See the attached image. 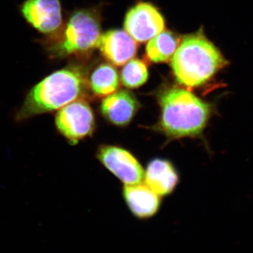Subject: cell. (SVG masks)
I'll list each match as a JSON object with an SVG mask.
<instances>
[{"mask_svg": "<svg viewBox=\"0 0 253 253\" xmlns=\"http://www.w3.org/2000/svg\"><path fill=\"white\" fill-rule=\"evenodd\" d=\"M227 64L219 49L201 31L184 37L171 61L176 81L189 88L206 84Z\"/></svg>", "mask_w": 253, "mask_h": 253, "instance_id": "cell-1", "label": "cell"}, {"mask_svg": "<svg viewBox=\"0 0 253 253\" xmlns=\"http://www.w3.org/2000/svg\"><path fill=\"white\" fill-rule=\"evenodd\" d=\"M84 86V77L74 68L51 73L29 91L15 118L22 122L33 116L62 109L79 97Z\"/></svg>", "mask_w": 253, "mask_h": 253, "instance_id": "cell-2", "label": "cell"}, {"mask_svg": "<svg viewBox=\"0 0 253 253\" xmlns=\"http://www.w3.org/2000/svg\"><path fill=\"white\" fill-rule=\"evenodd\" d=\"M161 126L172 138L196 136L201 134L212 115V107L181 88H172L160 96Z\"/></svg>", "mask_w": 253, "mask_h": 253, "instance_id": "cell-3", "label": "cell"}, {"mask_svg": "<svg viewBox=\"0 0 253 253\" xmlns=\"http://www.w3.org/2000/svg\"><path fill=\"white\" fill-rule=\"evenodd\" d=\"M101 27L97 17L89 11H79L70 18L63 40L53 46L51 52L65 56L85 51L99 46Z\"/></svg>", "mask_w": 253, "mask_h": 253, "instance_id": "cell-4", "label": "cell"}, {"mask_svg": "<svg viewBox=\"0 0 253 253\" xmlns=\"http://www.w3.org/2000/svg\"><path fill=\"white\" fill-rule=\"evenodd\" d=\"M58 130L73 144L89 135L94 127V117L90 106L77 100L59 110L56 116Z\"/></svg>", "mask_w": 253, "mask_h": 253, "instance_id": "cell-5", "label": "cell"}, {"mask_svg": "<svg viewBox=\"0 0 253 253\" xmlns=\"http://www.w3.org/2000/svg\"><path fill=\"white\" fill-rule=\"evenodd\" d=\"M124 26L134 41L145 42L164 31L165 20L154 5L141 2L128 11Z\"/></svg>", "mask_w": 253, "mask_h": 253, "instance_id": "cell-6", "label": "cell"}, {"mask_svg": "<svg viewBox=\"0 0 253 253\" xmlns=\"http://www.w3.org/2000/svg\"><path fill=\"white\" fill-rule=\"evenodd\" d=\"M99 158L108 169L126 185L140 184L144 179V171L135 158L121 148L104 146L99 151Z\"/></svg>", "mask_w": 253, "mask_h": 253, "instance_id": "cell-7", "label": "cell"}, {"mask_svg": "<svg viewBox=\"0 0 253 253\" xmlns=\"http://www.w3.org/2000/svg\"><path fill=\"white\" fill-rule=\"evenodd\" d=\"M20 11L32 27L44 34L54 33L62 23L60 0H26Z\"/></svg>", "mask_w": 253, "mask_h": 253, "instance_id": "cell-8", "label": "cell"}, {"mask_svg": "<svg viewBox=\"0 0 253 253\" xmlns=\"http://www.w3.org/2000/svg\"><path fill=\"white\" fill-rule=\"evenodd\" d=\"M100 51L103 56L116 66L126 64L135 56L136 41L126 31L112 30L100 38Z\"/></svg>", "mask_w": 253, "mask_h": 253, "instance_id": "cell-9", "label": "cell"}, {"mask_svg": "<svg viewBox=\"0 0 253 253\" xmlns=\"http://www.w3.org/2000/svg\"><path fill=\"white\" fill-rule=\"evenodd\" d=\"M139 104L134 95L127 91H116L105 98L101 112L110 122L116 126H126L137 111Z\"/></svg>", "mask_w": 253, "mask_h": 253, "instance_id": "cell-10", "label": "cell"}, {"mask_svg": "<svg viewBox=\"0 0 253 253\" xmlns=\"http://www.w3.org/2000/svg\"><path fill=\"white\" fill-rule=\"evenodd\" d=\"M124 197L131 212L140 219L154 216L161 204L159 195L145 183L125 186Z\"/></svg>", "mask_w": 253, "mask_h": 253, "instance_id": "cell-11", "label": "cell"}, {"mask_svg": "<svg viewBox=\"0 0 253 253\" xmlns=\"http://www.w3.org/2000/svg\"><path fill=\"white\" fill-rule=\"evenodd\" d=\"M177 173L170 163L156 159L150 163L145 174V184L160 196L170 194L178 182Z\"/></svg>", "mask_w": 253, "mask_h": 253, "instance_id": "cell-12", "label": "cell"}, {"mask_svg": "<svg viewBox=\"0 0 253 253\" xmlns=\"http://www.w3.org/2000/svg\"><path fill=\"white\" fill-rule=\"evenodd\" d=\"M179 44V39L175 34L163 31L149 42L146 46V55L153 62H166L172 58Z\"/></svg>", "mask_w": 253, "mask_h": 253, "instance_id": "cell-13", "label": "cell"}, {"mask_svg": "<svg viewBox=\"0 0 253 253\" xmlns=\"http://www.w3.org/2000/svg\"><path fill=\"white\" fill-rule=\"evenodd\" d=\"M91 88L97 96H109L113 94L119 86V76L113 66L101 64L91 76Z\"/></svg>", "mask_w": 253, "mask_h": 253, "instance_id": "cell-14", "label": "cell"}, {"mask_svg": "<svg viewBox=\"0 0 253 253\" xmlns=\"http://www.w3.org/2000/svg\"><path fill=\"white\" fill-rule=\"evenodd\" d=\"M148 77L147 66L139 59H132L126 63L121 74L123 84L128 88L139 87L146 83Z\"/></svg>", "mask_w": 253, "mask_h": 253, "instance_id": "cell-15", "label": "cell"}]
</instances>
